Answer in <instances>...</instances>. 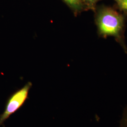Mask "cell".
<instances>
[{
  "instance_id": "1",
  "label": "cell",
  "mask_w": 127,
  "mask_h": 127,
  "mask_svg": "<svg viewBox=\"0 0 127 127\" xmlns=\"http://www.w3.org/2000/svg\"><path fill=\"white\" fill-rule=\"evenodd\" d=\"M95 23L99 36L104 38L112 37L127 53L125 39V15L109 6H97L95 11Z\"/></svg>"
},
{
  "instance_id": "2",
  "label": "cell",
  "mask_w": 127,
  "mask_h": 127,
  "mask_svg": "<svg viewBox=\"0 0 127 127\" xmlns=\"http://www.w3.org/2000/svg\"><path fill=\"white\" fill-rule=\"evenodd\" d=\"M32 86L31 82L27 83L10 95L7 101L3 113L0 115V126L13 114L20 108L28 98L29 91Z\"/></svg>"
},
{
  "instance_id": "3",
  "label": "cell",
  "mask_w": 127,
  "mask_h": 127,
  "mask_svg": "<svg viewBox=\"0 0 127 127\" xmlns=\"http://www.w3.org/2000/svg\"><path fill=\"white\" fill-rule=\"evenodd\" d=\"M64 2L72 11L73 13L77 16L82 11H85V9L82 0H62Z\"/></svg>"
},
{
  "instance_id": "4",
  "label": "cell",
  "mask_w": 127,
  "mask_h": 127,
  "mask_svg": "<svg viewBox=\"0 0 127 127\" xmlns=\"http://www.w3.org/2000/svg\"><path fill=\"white\" fill-rule=\"evenodd\" d=\"M100 0H82L85 11L91 10L94 11L97 7V2Z\"/></svg>"
},
{
  "instance_id": "5",
  "label": "cell",
  "mask_w": 127,
  "mask_h": 127,
  "mask_svg": "<svg viewBox=\"0 0 127 127\" xmlns=\"http://www.w3.org/2000/svg\"><path fill=\"white\" fill-rule=\"evenodd\" d=\"M117 6L125 16H127V0H121L117 3Z\"/></svg>"
},
{
  "instance_id": "6",
  "label": "cell",
  "mask_w": 127,
  "mask_h": 127,
  "mask_svg": "<svg viewBox=\"0 0 127 127\" xmlns=\"http://www.w3.org/2000/svg\"><path fill=\"white\" fill-rule=\"evenodd\" d=\"M119 127H127V105L123 110Z\"/></svg>"
},
{
  "instance_id": "7",
  "label": "cell",
  "mask_w": 127,
  "mask_h": 127,
  "mask_svg": "<svg viewBox=\"0 0 127 127\" xmlns=\"http://www.w3.org/2000/svg\"><path fill=\"white\" fill-rule=\"evenodd\" d=\"M114 0L116 1V3H117H117H118L120 1V0Z\"/></svg>"
}]
</instances>
